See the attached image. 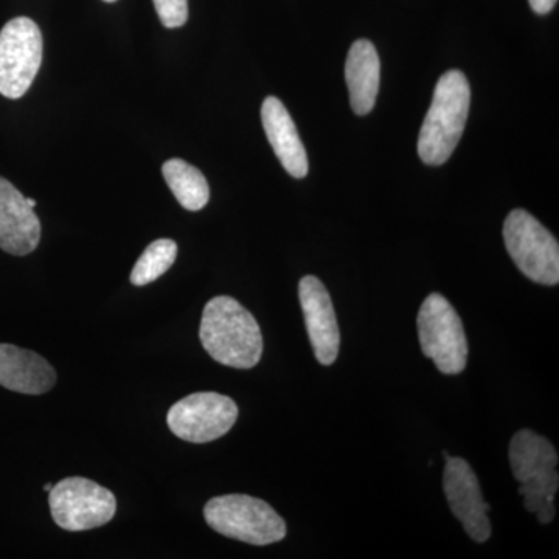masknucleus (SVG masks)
I'll use <instances>...</instances> for the list:
<instances>
[{
    "instance_id": "nucleus-1",
    "label": "nucleus",
    "mask_w": 559,
    "mask_h": 559,
    "mask_svg": "<svg viewBox=\"0 0 559 559\" xmlns=\"http://www.w3.org/2000/svg\"><path fill=\"white\" fill-rule=\"evenodd\" d=\"M200 340L216 362L231 369L249 370L263 355L259 322L234 297L218 296L202 312Z\"/></svg>"
},
{
    "instance_id": "nucleus-2",
    "label": "nucleus",
    "mask_w": 559,
    "mask_h": 559,
    "mask_svg": "<svg viewBox=\"0 0 559 559\" xmlns=\"http://www.w3.org/2000/svg\"><path fill=\"white\" fill-rule=\"evenodd\" d=\"M471 90L460 70H448L433 91L418 138L419 159L426 165H443L457 148L468 120Z\"/></svg>"
},
{
    "instance_id": "nucleus-3",
    "label": "nucleus",
    "mask_w": 559,
    "mask_h": 559,
    "mask_svg": "<svg viewBox=\"0 0 559 559\" xmlns=\"http://www.w3.org/2000/svg\"><path fill=\"white\" fill-rule=\"evenodd\" d=\"M510 465L520 481L525 510L536 513L540 524L555 520V496L559 488L558 454L551 441L532 429L514 433L510 443Z\"/></svg>"
},
{
    "instance_id": "nucleus-4",
    "label": "nucleus",
    "mask_w": 559,
    "mask_h": 559,
    "mask_svg": "<svg viewBox=\"0 0 559 559\" xmlns=\"http://www.w3.org/2000/svg\"><path fill=\"white\" fill-rule=\"evenodd\" d=\"M205 522L226 538L252 546H270L285 539L286 522L264 500L248 495H226L210 499Z\"/></svg>"
},
{
    "instance_id": "nucleus-5",
    "label": "nucleus",
    "mask_w": 559,
    "mask_h": 559,
    "mask_svg": "<svg viewBox=\"0 0 559 559\" xmlns=\"http://www.w3.org/2000/svg\"><path fill=\"white\" fill-rule=\"evenodd\" d=\"M418 337L423 355L443 374H459L468 362V341L459 312L447 297L430 294L419 308Z\"/></svg>"
},
{
    "instance_id": "nucleus-6",
    "label": "nucleus",
    "mask_w": 559,
    "mask_h": 559,
    "mask_svg": "<svg viewBox=\"0 0 559 559\" xmlns=\"http://www.w3.org/2000/svg\"><path fill=\"white\" fill-rule=\"evenodd\" d=\"M503 241L522 274L544 286L559 283V245L535 216L516 209L503 224Z\"/></svg>"
},
{
    "instance_id": "nucleus-7",
    "label": "nucleus",
    "mask_w": 559,
    "mask_h": 559,
    "mask_svg": "<svg viewBox=\"0 0 559 559\" xmlns=\"http://www.w3.org/2000/svg\"><path fill=\"white\" fill-rule=\"evenodd\" d=\"M50 513L58 527L84 532L116 516L117 499L108 488L84 477H68L49 491Z\"/></svg>"
},
{
    "instance_id": "nucleus-8",
    "label": "nucleus",
    "mask_w": 559,
    "mask_h": 559,
    "mask_svg": "<svg viewBox=\"0 0 559 559\" xmlns=\"http://www.w3.org/2000/svg\"><path fill=\"white\" fill-rule=\"evenodd\" d=\"M43 62V35L31 17H16L0 31V94L17 100L31 90Z\"/></svg>"
},
{
    "instance_id": "nucleus-9",
    "label": "nucleus",
    "mask_w": 559,
    "mask_h": 559,
    "mask_svg": "<svg viewBox=\"0 0 559 559\" xmlns=\"http://www.w3.org/2000/svg\"><path fill=\"white\" fill-rule=\"evenodd\" d=\"M238 419V406L229 396L198 392L173 404L168 428L178 439L190 443H210L226 436Z\"/></svg>"
},
{
    "instance_id": "nucleus-10",
    "label": "nucleus",
    "mask_w": 559,
    "mask_h": 559,
    "mask_svg": "<svg viewBox=\"0 0 559 559\" xmlns=\"http://www.w3.org/2000/svg\"><path fill=\"white\" fill-rule=\"evenodd\" d=\"M443 488L452 514L476 543H487L491 536L488 511L491 507L481 496L479 479L466 460L450 457L443 474Z\"/></svg>"
},
{
    "instance_id": "nucleus-11",
    "label": "nucleus",
    "mask_w": 559,
    "mask_h": 559,
    "mask_svg": "<svg viewBox=\"0 0 559 559\" xmlns=\"http://www.w3.org/2000/svg\"><path fill=\"white\" fill-rule=\"evenodd\" d=\"M299 299L316 359L331 366L340 355L341 333L329 289L314 275L299 283Z\"/></svg>"
},
{
    "instance_id": "nucleus-12",
    "label": "nucleus",
    "mask_w": 559,
    "mask_h": 559,
    "mask_svg": "<svg viewBox=\"0 0 559 559\" xmlns=\"http://www.w3.org/2000/svg\"><path fill=\"white\" fill-rule=\"evenodd\" d=\"M40 221L27 198L0 176V249L24 257L38 248Z\"/></svg>"
},
{
    "instance_id": "nucleus-13",
    "label": "nucleus",
    "mask_w": 559,
    "mask_h": 559,
    "mask_svg": "<svg viewBox=\"0 0 559 559\" xmlns=\"http://www.w3.org/2000/svg\"><path fill=\"white\" fill-rule=\"evenodd\" d=\"M57 384V371L38 353L0 344V385L24 395H44Z\"/></svg>"
},
{
    "instance_id": "nucleus-14",
    "label": "nucleus",
    "mask_w": 559,
    "mask_h": 559,
    "mask_svg": "<svg viewBox=\"0 0 559 559\" xmlns=\"http://www.w3.org/2000/svg\"><path fill=\"white\" fill-rule=\"evenodd\" d=\"M261 121L275 156L293 178L308 175V156L293 117L277 97H267L261 106Z\"/></svg>"
},
{
    "instance_id": "nucleus-15",
    "label": "nucleus",
    "mask_w": 559,
    "mask_h": 559,
    "mask_svg": "<svg viewBox=\"0 0 559 559\" xmlns=\"http://www.w3.org/2000/svg\"><path fill=\"white\" fill-rule=\"evenodd\" d=\"M349 103L358 116H367L374 108L380 92L381 62L377 47L367 39H358L349 47L345 62Z\"/></svg>"
},
{
    "instance_id": "nucleus-16",
    "label": "nucleus",
    "mask_w": 559,
    "mask_h": 559,
    "mask_svg": "<svg viewBox=\"0 0 559 559\" xmlns=\"http://www.w3.org/2000/svg\"><path fill=\"white\" fill-rule=\"evenodd\" d=\"M162 175L183 209L198 212L207 205L209 182L197 167L182 159H170L162 167Z\"/></svg>"
},
{
    "instance_id": "nucleus-17",
    "label": "nucleus",
    "mask_w": 559,
    "mask_h": 559,
    "mask_svg": "<svg viewBox=\"0 0 559 559\" xmlns=\"http://www.w3.org/2000/svg\"><path fill=\"white\" fill-rule=\"evenodd\" d=\"M176 259H178V245L175 241L162 238L151 242L131 272L132 285L145 286L156 282L170 270Z\"/></svg>"
},
{
    "instance_id": "nucleus-18",
    "label": "nucleus",
    "mask_w": 559,
    "mask_h": 559,
    "mask_svg": "<svg viewBox=\"0 0 559 559\" xmlns=\"http://www.w3.org/2000/svg\"><path fill=\"white\" fill-rule=\"evenodd\" d=\"M162 25L179 28L189 20V0H153Z\"/></svg>"
},
{
    "instance_id": "nucleus-19",
    "label": "nucleus",
    "mask_w": 559,
    "mask_h": 559,
    "mask_svg": "<svg viewBox=\"0 0 559 559\" xmlns=\"http://www.w3.org/2000/svg\"><path fill=\"white\" fill-rule=\"evenodd\" d=\"M528 2L536 14H547L555 9L558 0H528Z\"/></svg>"
},
{
    "instance_id": "nucleus-20",
    "label": "nucleus",
    "mask_w": 559,
    "mask_h": 559,
    "mask_svg": "<svg viewBox=\"0 0 559 559\" xmlns=\"http://www.w3.org/2000/svg\"><path fill=\"white\" fill-rule=\"evenodd\" d=\"M51 487H53V484H46V485H44V491L49 492Z\"/></svg>"
},
{
    "instance_id": "nucleus-21",
    "label": "nucleus",
    "mask_w": 559,
    "mask_h": 559,
    "mask_svg": "<svg viewBox=\"0 0 559 559\" xmlns=\"http://www.w3.org/2000/svg\"><path fill=\"white\" fill-rule=\"evenodd\" d=\"M28 205H31L32 209L36 207V201L35 200H27Z\"/></svg>"
},
{
    "instance_id": "nucleus-22",
    "label": "nucleus",
    "mask_w": 559,
    "mask_h": 559,
    "mask_svg": "<svg viewBox=\"0 0 559 559\" xmlns=\"http://www.w3.org/2000/svg\"><path fill=\"white\" fill-rule=\"evenodd\" d=\"M105 2L112 3V2H117V0H105Z\"/></svg>"
}]
</instances>
